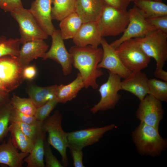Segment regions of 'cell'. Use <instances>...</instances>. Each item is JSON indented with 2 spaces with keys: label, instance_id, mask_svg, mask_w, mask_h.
<instances>
[{
  "label": "cell",
  "instance_id": "cell-1",
  "mask_svg": "<svg viewBox=\"0 0 167 167\" xmlns=\"http://www.w3.org/2000/svg\"><path fill=\"white\" fill-rule=\"evenodd\" d=\"M69 52L72 57L73 66L79 71L84 88H97V79L104 74L102 70L97 67L102 58V49L89 45L84 47L75 45L70 48Z\"/></svg>",
  "mask_w": 167,
  "mask_h": 167
},
{
  "label": "cell",
  "instance_id": "cell-2",
  "mask_svg": "<svg viewBox=\"0 0 167 167\" xmlns=\"http://www.w3.org/2000/svg\"><path fill=\"white\" fill-rule=\"evenodd\" d=\"M133 142L139 154L152 157L165 150L167 140L160 135L159 128L140 122L132 133Z\"/></svg>",
  "mask_w": 167,
  "mask_h": 167
},
{
  "label": "cell",
  "instance_id": "cell-3",
  "mask_svg": "<svg viewBox=\"0 0 167 167\" xmlns=\"http://www.w3.org/2000/svg\"><path fill=\"white\" fill-rule=\"evenodd\" d=\"M62 115L58 110H56L51 116L43 122L45 130L48 134L47 142L59 152L64 167L69 165L66 154L68 144L67 133L62 126Z\"/></svg>",
  "mask_w": 167,
  "mask_h": 167
},
{
  "label": "cell",
  "instance_id": "cell-4",
  "mask_svg": "<svg viewBox=\"0 0 167 167\" xmlns=\"http://www.w3.org/2000/svg\"><path fill=\"white\" fill-rule=\"evenodd\" d=\"M125 66L131 72L141 71L149 64L150 60L135 38L126 40L115 49Z\"/></svg>",
  "mask_w": 167,
  "mask_h": 167
},
{
  "label": "cell",
  "instance_id": "cell-5",
  "mask_svg": "<svg viewBox=\"0 0 167 167\" xmlns=\"http://www.w3.org/2000/svg\"><path fill=\"white\" fill-rule=\"evenodd\" d=\"M135 39L145 54L155 59L156 68H163L167 60V34L154 30L143 37Z\"/></svg>",
  "mask_w": 167,
  "mask_h": 167
},
{
  "label": "cell",
  "instance_id": "cell-6",
  "mask_svg": "<svg viewBox=\"0 0 167 167\" xmlns=\"http://www.w3.org/2000/svg\"><path fill=\"white\" fill-rule=\"evenodd\" d=\"M98 22L103 37L117 36L123 33L127 26L128 11L106 4Z\"/></svg>",
  "mask_w": 167,
  "mask_h": 167
},
{
  "label": "cell",
  "instance_id": "cell-7",
  "mask_svg": "<svg viewBox=\"0 0 167 167\" xmlns=\"http://www.w3.org/2000/svg\"><path fill=\"white\" fill-rule=\"evenodd\" d=\"M17 22L20 35V44L32 40H45L48 36L44 31L29 9L23 7L10 12Z\"/></svg>",
  "mask_w": 167,
  "mask_h": 167
},
{
  "label": "cell",
  "instance_id": "cell-8",
  "mask_svg": "<svg viewBox=\"0 0 167 167\" xmlns=\"http://www.w3.org/2000/svg\"><path fill=\"white\" fill-rule=\"evenodd\" d=\"M108 72L107 80L99 89L100 100L90 109V112L93 114L114 109L121 99V95L118 92L121 90L122 78L117 75Z\"/></svg>",
  "mask_w": 167,
  "mask_h": 167
},
{
  "label": "cell",
  "instance_id": "cell-9",
  "mask_svg": "<svg viewBox=\"0 0 167 167\" xmlns=\"http://www.w3.org/2000/svg\"><path fill=\"white\" fill-rule=\"evenodd\" d=\"M24 68L17 57H0V79L6 92L16 88L24 81Z\"/></svg>",
  "mask_w": 167,
  "mask_h": 167
},
{
  "label": "cell",
  "instance_id": "cell-10",
  "mask_svg": "<svg viewBox=\"0 0 167 167\" xmlns=\"http://www.w3.org/2000/svg\"><path fill=\"white\" fill-rule=\"evenodd\" d=\"M128 11L129 22L122 35L110 44L115 49L124 41L142 37L156 30L147 22L141 12L135 5Z\"/></svg>",
  "mask_w": 167,
  "mask_h": 167
},
{
  "label": "cell",
  "instance_id": "cell-11",
  "mask_svg": "<svg viewBox=\"0 0 167 167\" xmlns=\"http://www.w3.org/2000/svg\"><path fill=\"white\" fill-rule=\"evenodd\" d=\"M51 36L52 38L51 47L42 58L44 60L49 59L56 61L61 66L65 76L70 75L72 70V57L65 47L60 30L55 29Z\"/></svg>",
  "mask_w": 167,
  "mask_h": 167
},
{
  "label": "cell",
  "instance_id": "cell-12",
  "mask_svg": "<svg viewBox=\"0 0 167 167\" xmlns=\"http://www.w3.org/2000/svg\"><path fill=\"white\" fill-rule=\"evenodd\" d=\"M164 113L161 101L148 94L140 101L135 116L140 122L159 128Z\"/></svg>",
  "mask_w": 167,
  "mask_h": 167
},
{
  "label": "cell",
  "instance_id": "cell-13",
  "mask_svg": "<svg viewBox=\"0 0 167 167\" xmlns=\"http://www.w3.org/2000/svg\"><path fill=\"white\" fill-rule=\"evenodd\" d=\"M115 127L114 124L100 127H93L67 133L69 146L82 149L98 142L106 132Z\"/></svg>",
  "mask_w": 167,
  "mask_h": 167
},
{
  "label": "cell",
  "instance_id": "cell-14",
  "mask_svg": "<svg viewBox=\"0 0 167 167\" xmlns=\"http://www.w3.org/2000/svg\"><path fill=\"white\" fill-rule=\"evenodd\" d=\"M101 45L102 47L103 54L98 68L106 69L109 71L117 75L123 79L127 77L131 72L124 65L116 52L115 49L103 37Z\"/></svg>",
  "mask_w": 167,
  "mask_h": 167
},
{
  "label": "cell",
  "instance_id": "cell-15",
  "mask_svg": "<svg viewBox=\"0 0 167 167\" xmlns=\"http://www.w3.org/2000/svg\"><path fill=\"white\" fill-rule=\"evenodd\" d=\"M102 38L98 21H92L83 23L72 39L76 46L84 47L89 45L97 48Z\"/></svg>",
  "mask_w": 167,
  "mask_h": 167
},
{
  "label": "cell",
  "instance_id": "cell-16",
  "mask_svg": "<svg viewBox=\"0 0 167 167\" xmlns=\"http://www.w3.org/2000/svg\"><path fill=\"white\" fill-rule=\"evenodd\" d=\"M53 2V0H35L29 9L48 36H51L56 29L52 22L51 17Z\"/></svg>",
  "mask_w": 167,
  "mask_h": 167
},
{
  "label": "cell",
  "instance_id": "cell-17",
  "mask_svg": "<svg viewBox=\"0 0 167 167\" xmlns=\"http://www.w3.org/2000/svg\"><path fill=\"white\" fill-rule=\"evenodd\" d=\"M148 79L146 74L141 71L131 72L121 81V90L132 93L141 101L148 94Z\"/></svg>",
  "mask_w": 167,
  "mask_h": 167
},
{
  "label": "cell",
  "instance_id": "cell-18",
  "mask_svg": "<svg viewBox=\"0 0 167 167\" xmlns=\"http://www.w3.org/2000/svg\"><path fill=\"white\" fill-rule=\"evenodd\" d=\"M105 4L103 0H76L75 12L83 23L98 21Z\"/></svg>",
  "mask_w": 167,
  "mask_h": 167
},
{
  "label": "cell",
  "instance_id": "cell-19",
  "mask_svg": "<svg viewBox=\"0 0 167 167\" xmlns=\"http://www.w3.org/2000/svg\"><path fill=\"white\" fill-rule=\"evenodd\" d=\"M48 45L43 40H37L27 42L23 44L20 49L18 59L24 68L30 62L38 58H42L47 52Z\"/></svg>",
  "mask_w": 167,
  "mask_h": 167
},
{
  "label": "cell",
  "instance_id": "cell-20",
  "mask_svg": "<svg viewBox=\"0 0 167 167\" xmlns=\"http://www.w3.org/2000/svg\"><path fill=\"white\" fill-rule=\"evenodd\" d=\"M28 153L19 152L10 136L7 141L0 144V164L9 167H22L24 158Z\"/></svg>",
  "mask_w": 167,
  "mask_h": 167
},
{
  "label": "cell",
  "instance_id": "cell-21",
  "mask_svg": "<svg viewBox=\"0 0 167 167\" xmlns=\"http://www.w3.org/2000/svg\"><path fill=\"white\" fill-rule=\"evenodd\" d=\"M84 88L82 78L79 73L76 78L71 83L57 86L55 97L58 103H65L75 98L79 92Z\"/></svg>",
  "mask_w": 167,
  "mask_h": 167
},
{
  "label": "cell",
  "instance_id": "cell-22",
  "mask_svg": "<svg viewBox=\"0 0 167 167\" xmlns=\"http://www.w3.org/2000/svg\"><path fill=\"white\" fill-rule=\"evenodd\" d=\"M147 19L167 15V5L154 0H137L133 2Z\"/></svg>",
  "mask_w": 167,
  "mask_h": 167
},
{
  "label": "cell",
  "instance_id": "cell-23",
  "mask_svg": "<svg viewBox=\"0 0 167 167\" xmlns=\"http://www.w3.org/2000/svg\"><path fill=\"white\" fill-rule=\"evenodd\" d=\"M57 85L46 87L36 85L30 87L28 94L36 108L40 107L55 97V92Z\"/></svg>",
  "mask_w": 167,
  "mask_h": 167
},
{
  "label": "cell",
  "instance_id": "cell-24",
  "mask_svg": "<svg viewBox=\"0 0 167 167\" xmlns=\"http://www.w3.org/2000/svg\"><path fill=\"white\" fill-rule=\"evenodd\" d=\"M82 24L81 19L75 12L61 20L59 25L62 39L73 38Z\"/></svg>",
  "mask_w": 167,
  "mask_h": 167
},
{
  "label": "cell",
  "instance_id": "cell-25",
  "mask_svg": "<svg viewBox=\"0 0 167 167\" xmlns=\"http://www.w3.org/2000/svg\"><path fill=\"white\" fill-rule=\"evenodd\" d=\"M9 132L15 147L21 152L29 154L32 149L34 143L25 135L15 123H10Z\"/></svg>",
  "mask_w": 167,
  "mask_h": 167
},
{
  "label": "cell",
  "instance_id": "cell-26",
  "mask_svg": "<svg viewBox=\"0 0 167 167\" xmlns=\"http://www.w3.org/2000/svg\"><path fill=\"white\" fill-rule=\"evenodd\" d=\"M45 137L41 138L34 143L28 155L24 159L27 167H44V141Z\"/></svg>",
  "mask_w": 167,
  "mask_h": 167
},
{
  "label": "cell",
  "instance_id": "cell-27",
  "mask_svg": "<svg viewBox=\"0 0 167 167\" xmlns=\"http://www.w3.org/2000/svg\"><path fill=\"white\" fill-rule=\"evenodd\" d=\"M76 0H53L51 10L52 19L60 21L75 12Z\"/></svg>",
  "mask_w": 167,
  "mask_h": 167
},
{
  "label": "cell",
  "instance_id": "cell-28",
  "mask_svg": "<svg viewBox=\"0 0 167 167\" xmlns=\"http://www.w3.org/2000/svg\"><path fill=\"white\" fill-rule=\"evenodd\" d=\"M12 123L16 124L23 133L34 143L41 138L45 137L46 132L44 126L43 122L34 124H27L20 122Z\"/></svg>",
  "mask_w": 167,
  "mask_h": 167
},
{
  "label": "cell",
  "instance_id": "cell-29",
  "mask_svg": "<svg viewBox=\"0 0 167 167\" xmlns=\"http://www.w3.org/2000/svg\"><path fill=\"white\" fill-rule=\"evenodd\" d=\"M148 92L150 95L161 101H167V82L155 78L148 79Z\"/></svg>",
  "mask_w": 167,
  "mask_h": 167
},
{
  "label": "cell",
  "instance_id": "cell-30",
  "mask_svg": "<svg viewBox=\"0 0 167 167\" xmlns=\"http://www.w3.org/2000/svg\"><path fill=\"white\" fill-rule=\"evenodd\" d=\"M13 107L10 101L0 105V144L9 132L11 116Z\"/></svg>",
  "mask_w": 167,
  "mask_h": 167
},
{
  "label": "cell",
  "instance_id": "cell-31",
  "mask_svg": "<svg viewBox=\"0 0 167 167\" xmlns=\"http://www.w3.org/2000/svg\"><path fill=\"white\" fill-rule=\"evenodd\" d=\"M19 38H7L0 36V57L11 55L17 57L20 50Z\"/></svg>",
  "mask_w": 167,
  "mask_h": 167
},
{
  "label": "cell",
  "instance_id": "cell-32",
  "mask_svg": "<svg viewBox=\"0 0 167 167\" xmlns=\"http://www.w3.org/2000/svg\"><path fill=\"white\" fill-rule=\"evenodd\" d=\"M10 102L13 107L20 112L34 116L36 107L32 100L29 98H22L14 94Z\"/></svg>",
  "mask_w": 167,
  "mask_h": 167
},
{
  "label": "cell",
  "instance_id": "cell-33",
  "mask_svg": "<svg viewBox=\"0 0 167 167\" xmlns=\"http://www.w3.org/2000/svg\"><path fill=\"white\" fill-rule=\"evenodd\" d=\"M58 103L57 99L54 97L41 106L37 108L34 116L37 121L43 122L49 117Z\"/></svg>",
  "mask_w": 167,
  "mask_h": 167
},
{
  "label": "cell",
  "instance_id": "cell-34",
  "mask_svg": "<svg viewBox=\"0 0 167 167\" xmlns=\"http://www.w3.org/2000/svg\"><path fill=\"white\" fill-rule=\"evenodd\" d=\"M40 122L37 121L34 116L23 113L13 108L11 112L10 123L20 122L27 124H37Z\"/></svg>",
  "mask_w": 167,
  "mask_h": 167
},
{
  "label": "cell",
  "instance_id": "cell-35",
  "mask_svg": "<svg viewBox=\"0 0 167 167\" xmlns=\"http://www.w3.org/2000/svg\"><path fill=\"white\" fill-rule=\"evenodd\" d=\"M44 157L46 167H63L62 163L53 154L50 145L45 138L44 141Z\"/></svg>",
  "mask_w": 167,
  "mask_h": 167
},
{
  "label": "cell",
  "instance_id": "cell-36",
  "mask_svg": "<svg viewBox=\"0 0 167 167\" xmlns=\"http://www.w3.org/2000/svg\"><path fill=\"white\" fill-rule=\"evenodd\" d=\"M146 19L149 24L155 29L167 34V15Z\"/></svg>",
  "mask_w": 167,
  "mask_h": 167
},
{
  "label": "cell",
  "instance_id": "cell-37",
  "mask_svg": "<svg viewBox=\"0 0 167 167\" xmlns=\"http://www.w3.org/2000/svg\"><path fill=\"white\" fill-rule=\"evenodd\" d=\"M22 7L21 0H0V8L5 12H10Z\"/></svg>",
  "mask_w": 167,
  "mask_h": 167
},
{
  "label": "cell",
  "instance_id": "cell-38",
  "mask_svg": "<svg viewBox=\"0 0 167 167\" xmlns=\"http://www.w3.org/2000/svg\"><path fill=\"white\" fill-rule=\"evenodd\" d=\"M70 152L73 160V165L75 167H84L83 162V154L82 149L79 148L69 146Z\"/></svg>",
  "mask_w": 167,
  "mask_h": 167
},
{
  "label": "cell",
  "instance_id": "cell-39",
  "mask_svg": "<svg viewBox=\"0 0 167 167\" xmlns=\"http://www.w3.org/2000/svg\"><path fill=\"white\" fill-rule=\"evenodd\" d=\"M105 3L119 9L126 10L129 0H103Z\"/></svg>",
  "mask_w": 167,
  "mask_h": 167
},
{
  "label": "cell",
  "instance_id": "cell-40",
  "mask_svg": "<svg viewBox=\"0 0 167 167\" xmlns=\"http://www.w3.org/2000/svg\"><path fill=\"white\" fill-rule=\"evenodd\" d=\"M36 73V69L33 66L28 65L23 69V74L24 79L31 80L34 78Z\"/></svg>",
  "mask_w": 167,
  "mask_h": 167
},
{
  "label": "cell",
  "instance_id": "cell-41",
  "mask_svg": "<svg viewBox=\"0 0 167 167\" xmlns=\"http://www.w3.org/2000/svg\"><path fill=\"white\" fill-rule=\"evenodd\" d=\"M163 68H156L153 74L157 78L167 82V72L165 71Z\"/></svg>",
  "mask_w": 167,
  "mask_h": 167
},
{
  "label": "cell",
  "instance_id": "cell-42",
  "mask_svg": "<svg viewBox=\"0 0 167 167\" xmlns=\"http://www.w3.org/2000/svg\"><path fill=\"white\" fill-rule=\"evenodd\" d=\"M10 101L9 93L0 91V105L8 103Z\"/></svg>",
  "mask_w": 167,
  "mask_h": 167
},
{
  "label": "cell",
  "instance_id": "cell-43",
  "mask_svg": "<svg viewBox=\"0 0 167 167\" xmlns=\"http://www.w3.org/2000/svg\"><path fill=\"white\" fill-rule=\"evenodd\" d=\"M0 91L8 93L6 92L0 79Z\"/></svg>",
  "mask_w": 167,
  "mask_h": 167
},
{
  "label": "cell",
  "instance_id": "cell-44",
  "mask_svg": "<svg viewBox=\"0 0 167 167\" xmlns=\"http://www.w3.org/2000/svg\"><path fill=\"white\" fill-rule=\"evenodd\" d=\"M130 2H134V1H136V0H129ZM156 0V1H161V2H162V0Z\"/></svg>",
  "mask_w": 167,
  "mask_h": 167
}]
</instances>
